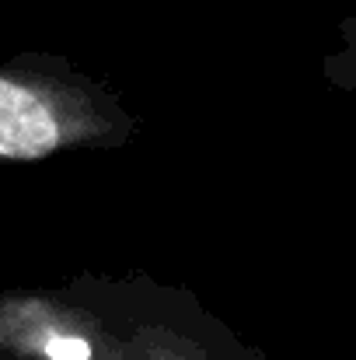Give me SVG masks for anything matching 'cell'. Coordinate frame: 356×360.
<instances>
[{
    "instance_id": "1",
    "label": "cell",
    "mask_w": 356,
    "mask_h": 360,
    "mask_svg": "<svg viewBox=\"0 0 356 360\" xmlns=\"http://www.w3.org/2000/svg\"><path fill=\"white\" fill-rule=\"evenodd\" d=\"M60 143V126L49 105L28 91L0 77V158L35 161Z\"/></svg>"
},
{
    "instance_id": "2",
    "label": "cell",
    "mask_w": 356,
    "mask_h": 360,
    "mask_svg": "<svg viewBox=\"0 0 356 360\" xmlns=\"http://www.w3.org/2000/svg\"><path fill=\"white\" fill-rule=\"evenodd\" d=\"M46 354H49V360H88L91 347L77 336H56L46 343Z\"/></svg>"
}]
</instances>
